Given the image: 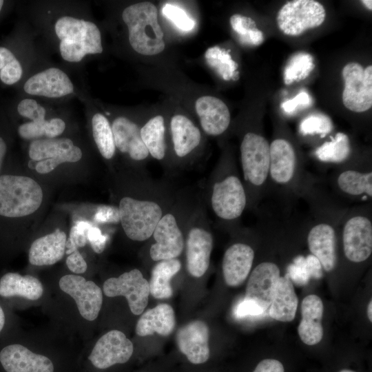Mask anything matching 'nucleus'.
Masks as SVG:
<instances>
[{
  "label": "nucleus",
  "mask_w": 372,
  "mask_h": 372,
  "mask_svg": "<svg viewBox=\"0 0 372 372\" xmlns=\"http://www.w3.org/2000/svg\"><path fill=\"white\" fill-rule=\"evenodd\" d=\"M333 129L331 120L321 113L311 114L300 123L299 131L304 135H320L321 138L329 134Z\"/></svg>",
  "instance_id": "39"
},
{
  "label": "nucleus",
  "mask_w": 372,
  "mask_h": 372,
  "mask_svg": "<svg viewBox=\"0 0 372 372\" xmlns=\"http://www.w3.org/2000/svg\"><path fill=\"white\" fill-rule=\"evenodd\" d=\"M371 310H372V302H371V300H370V302H369L368 306H367V316H368V318L370 320V322L372 321V312H371Z\"/></svg>",
  "instance_id": "53"
},
{
  "label": "nucleus",
  "mask_w": 372,
  "mask_h": 372,
  "mask_svg": "<svg viewBox=\"0 0 372 372\" xmlns=\"http://www.w3.org/2000/svg\"><path fill=\"white\" fill-rule=\"evenodd\" d=\"M97 224L120 223L119 211L117 207L112 205L99 206L93 218Z\"/></svg>",
  "instance_id": "43"
},
{
  "label": "nucleus",
  "mask_w": 372,
  "mask_h": 372,
  "mask_svg": "<svg viewBox=\"0 0 372 372\" xmlns=\"http://www.w3.org/2000/svg\"><path fill=\"white\" fill-rule=\"evenodd\" d=\"M43 293L41 282L32 276L8 272L0 278V297L3 298H22L37 300Z\"/></svg>",
  "instance_id": "28"
},
{
  "label": "nucleus",
  "mask_w": 372,
  "mask_h": 372,
  "mask_svg": "<svg viewBox=\"0 0 372 372\" xmlns=\"http://www.w3.org/2000/svg\"><path fill=\"white\" fill-rule=\"evenodd\" d=\"M43 192L32 178L17 175L0 176V215L18 218L34 213L40 207Z\"/></svg>",
  "instance_id": "10"
},
{
  "label": "nucleus",
  "mask_w": 372,
  "mask_h": 372,
  "mask_svg": "<svg viewBox=\"0 0 372 372\" xmlns=\"http://www.w3.org/2000/svg\"><path fill=\"white\" fill-rule=\"evenodd\" d=\"M326 18L324 6L314 0H294L287 2L279 10L276 21L286 35L297 37L305 31L320 26Z\"/></svg>",
  "instance_id": "12"
},
{
  "label": "nucleus",
  "mask_w": 372,
  "mask_h": 372,
  "mask_svg": "<svg viewBox=\"0 0 372 372\" xmlns=\"http://www.w3.org/2000/svg\"><path fill=\"white\" fill-rule=\"evenodd\" d=\"M7 150V146L3 139L0 137V169L2 165V163L6 155Z\"/></svg>",
  "instance_id": "52"
},
{
  "label": "nucleus",
  "mask_w": 372,
  "mask_h": 372,
  "mask_svg": "<svg viewBox=\"0 0 372 372\" xmlns=\"http://www.w3.org/2000/svg\"><path fill=\"white\" fill-rule=\"evenodd\" d=\"M23 89L31 95L57 98L72 93L74 86L65 72L51 68L31 76Z\"/></svg>",
  "instance_id": "24"
},
{
  "label": "nucleus",
  "mask_w": 372,
  "mask_h": 372,
  "mask_svg": "<svg viewBox=\"0 0 372 372\" xmlns=\"http://www.w3.org/2000/svg\"><path fill=\"white\" fill-rule=\"evenodd\" d=\"M65 128V122L59 118L50 121H31L19 127L18 132L24 139L37 140L42 136L54 138L61 134Z\"/></svg>",
  "instance_id": "35"
},
{
  "label": "nucleus",
  "mask_w": 372,
  "mask_h": 372,
  "mask_svg": "<svg viewBox=\"0 0 372 372\" xmlns=\"http://www.w3.org/2000/svg\"><path fill=\"white\" fill-rule=\"evenodd\" d=\"M54 29L61 40V56L67 61L79 62L86 54L103 52L100 30L91 21L63 17L56 21Z\"/></svg>",
  "instance_id": "8"
},
{
  "label": "nucleus",
  "mask_w": 372,
  "mask_h": 372,
  "mask_svg": "<svg viewBox=\"0 0 372 372\" xmlns=\"http://www.w3.org/2000/svg\"><path fill=\"white\" fill-rule=\"evenodd\" d=\"M111 127L116 148L136 163H147L150 156L141 138L139 125L127 117L118 116Z\"/></svg>",
  "instance_id": "22"
},
{
  "label": "nucleus",
  "mask_w": 372,
  "mask_h": 372,
  "mask_svg": "<svg viewBox=\"0 0 372 372\" xmlns=\"http://www.w3.org/2000/svg\"><path fill=\"white\" fill-rule=\"evenodd\" d=\"M209 330L202 320H194L180 327L176 335L180 352L192 364L205 362L209 358Z\"/></svg>",
  "instance_id": "21"
},
{
  "label": "nucleus",
  "mask_w": 372,
  "mask_h": 372,
  "mask_svg": "<svg viewBox=\"0 0 372 372\" xmlns=\"http://www.w3.org/2000/svg\"><path fill=\"white\" fill-rule=\"evenodd\" d=\"M31 160L37 161L36 171L48 174L65 162L74 163L82 156L81 149L67 138L37 139L29 147Z\"/></svg>",
  "instance_id": "14"
},
{
  "label": "nucleus",
  "mask_w": 372,
  "mask_h": 372,
  "mask_svg": "<svg viewBox=\"0 0 372 372\" xmlns=\"http://www.w3.org/2000/svg\"><path fill=\"white\" fill-rule=\"evenodd\" d=\"M265 311L255 302L243 299L236 307L235 316L238 318L246 316H257L263 314Z\"/></svg>",
  "instance_id": "45"
},
{
  "label": "nucleus",
  "mask_w": 372,
  "mask_h": 372,
  "mask_svg": "<svg viewBox=\"0 0 372 372\" xmlns=\"http://www.w3.org/2000/svg\"><path fill=\"white\" fill-rule=\"evenodd\" d=\"M200 192L216 225L231 233L241 227L248 199L240 169L231 156L225 154L220 158Z\"/></svg>",
  "instance_id": "1"
},
{
  "label": "nucleus",
  "mask_w": 372,
  "mask_h": 372,
  "mask_svg": "<svg viewBox=\"0 0 372 372\" xmlns=\"http://www.w3.org/2000/svg\"><path fill=\"white\" fill-rule=\"evenodd\" d=\"M15 58L10 50L4 47H0V70Z\"/></svg>",
  "instance_id": "50"
},
{
  "label": "nucleus",
  "mask_w": 372,
  "mask_h": 372,
  "mask_svg": "<svg viewBox=\"0 0 372 372\" xmlns=\"http://www.w3.org/2000/svg\"><path fill=\"white\" fill-rule=\"evenodd\" d=\"M107 239L108 236L103 234L101 229L96 226L93 225L88 230L87 240L93 251L96 254H101L104 251Z\"/></svg>",
  "instance_id": "47"
},
{
  "label": "nucleus",
  "mask_w": 372,
  "mask_h": 372,
  "mask_svg": "<svg viewBox=\"0 0 372 372\" xmlns=\"http://www.w3.org/2000/svg\"><path fill=\"white\" fill-rule=\"evenodd\" d=\"M338 236L347 261L354 264L366 261L372 253V203L349 207L340 221Z\"/></svg>",
  "instance_id": "6"
},
{
  "label": "nucleus",
  "mask_w": 372,
  "mask_h": 372,
  "mask_svg": "<svg viewBox=\"0 0 372 372\" xmlns=\"http://www.w3.org/2000/svg\"><path fill=\"white\" fill-rule=\"evenodd\" d=\"M195 110L200 127L207 135L218 136L229 128L230 112L221 99L213 96H202L196 101Z\"/></svg>",
  "instance_id": "23"
},
{
  "label": "nucleus",
  "mask_w": 372,
  "mask_h": 372,
  "mask_svg": "<svg viewBox=\"0 0 372 372\" xmlns=\"http://www.w3.org/2000/svg\"><path fill=\"white\" fill-rule=\"evenodd\" d=\"M66 241L65 233L59 229L36 239L29 249L28 260L30 263L35 266L55 264L64 256Z\"/></svg>",
  "instance_id": "26"
},
{
  "label": "nucleus",
  "mask_w": 372,
  "mask_h": 372,
  "mask_svg": "<svg viewBox=\"0 0 372 372\" xmlns=\"http://www.w3.org/2000/svg\"><path fill=\"white\" fill-rule=\"evenodd\" d=\"M316 158L322 162L340 165L351 156V149L348 136L337 133L331 140L325 141L315 151Z\"/></svg>",
  "instance_id": "33"
},
{
  "label": "nucleus",
  "mask_w": 372,
  "mask_h": 372,
  "mask_svg": "<svg viewBox=\"0 0 372 372\" xmlns=\"http://www.w3.org/2000/svg\"><path fill=\"white\" fill-rule=\"evenodd\" d=\"M178 191L169 183L154 180L147 175L138 194L123 196L117 207L121 227L127 238L137 242L148 240Z\"/></svg>",
  "instance_id": "2"
},
{
  "label": "nucleus",
  "mask_w": 372,
  "mask_h": 372,
  "mask_svg": "<svg viewBox=\"0 0 372 372\" xmlns=\"http://www.w3.org/2000/svg\"><path fill=\"white\" fill-rule=\"evenodd\" d=\"M286 269L292 283L298 286L307 285L311 278L319 279L323 276L321 264L312 254L296 256Z\"/></svg>",
  "instance_id": "32"
},
{
  "label": "nucleus",
  "mask_w": 372,
  "mask_h": 372,
  "mask_svg": "<svg viewBox=\"0 0 372 372\" xmlns=\"http://www.w3.org/2000/svg\"><path fill=\"white\" fill-rule=\"evenodd\" d=\"M175 324L173 308L168 304L161 303L143 313L136 323V333L142 337L155 333L167 336L172 333Z\"/></svg>",
  "instance_id": "27"
},
{
  "label": "nucleus",
  "mask_w": 372,
  "mask_h": 372,
  "mask_svg": "<svg viewBox=\"0 0 372 372\" xmlns=\"http://www.w3.org/2000/svg\"><path fill=\"white\" fill-rule=\"evenodd\" d=\"M313 57L305 52L293 54L288 60L284 70L283 79L286 85L300 81L309 76L314 69Z\"/></svg>",
  "instance_id": "36"
},
{
  "label": "nucleus",
  "mask_w": 372,
  "mask_h": 372,
  "mask_svg": "<svg viewBox=\"0 0 372 372\" xmlns=\"http://www.w3.org/2000/svg\"><path fill=\"white\" fill-rule=\"evenodd\" d=\"M163 15L171 20L179 29L190 31L195 26V21L186 12L172 3H165L162 9Z\"/></svg>",
  "instance_id": "41"
},
{
  "label": "nucleus",
  "mask_w": 372,
  "mask_h": 372,
  "mask_svg": "<svg viewBox=\"0 0 372 372\" xmlns=\"http://www.w3.org/2000/svg\"><path fill=\"white\" fill-rule=\"evenodd\" d=\"M214 247L208 211L201 192L198 203L189 220L185 236V252L186 269L194 278H200L207 272Z\"/></svg>",
  "instance_id": "7"
},
{
  "label": "nucleus",
  "mask_w": 372,
  "mask_h": 372,
  "mask_svg": "<svg viewBox=\"0 0 372 372\" xmlns=\"http://www.w3.org/2000/svg\"><path fill=\"white\" fill-rule=\"evenodd\" d=\"M291 141L276 137L270 143L267 196L284 207H293L302 198L311 177Z\"/></svg>",
  "instance_id": "3"
},
{
  "label": "nucleus",
  "mask_w": 372,
  "mask_h": 372,
  "mask_svg": "<svg viewBox=\"0 0 372 372\" xmlns=\"http://www.w3.org/2000/svg\"><path fill=\"white\" fill-rule=\"evenodd\" d=\"M233 30L244 44L260 45L265 40L263 32L256 27L254 20L240 14H233L229 19Z\"/></svg>",
  "instance_id": "37"
},
{
  "label": "nucleus",
  "mask_w": 372,
  "mask_h": 372,
  "mask_svg": "<svg viewBox=\"0 0 372 372\" xmlns=\"http://www.w3.org/2000/svg\"><path fill=\"white\" fill-rule=\"evenodd\" d=\"M3 5V1L0 0V11H1V8H2Z\"/></svg>",
  "instance_id": "57"
},
{
  "label": "nucleus",
  "mask_w": 372,
  "mask_h": 372,
  "mask_svg": "<svg viewBox=\"0 0 372 372\" xmlns=\"http://www.w3.org/2000/svg\"><path fill=\"white\" fill-rule=\"evenodd\" d=\"M329 185L331 191L344 203H372L371 161H354L351 156L334 168Z\"/></svg>",
  "instance_id": "9"
},
{
  "label": "nucleus",
  "mask_w": 372,
  "mask_h": 372,
  "mask_svg": "<svg viewBox=\"0 0 372 372\" xmlns=\"http://www.w3.org/2000/svg\"><path fill=\"white\" fill-rule=\"evenodd\" d=\"M8 322V316L4 307L0 303V335L3 333Z\"/></svg>",
  "instance_id": "51"
},
{
  "label": "nucleus",
  "mask_w": 372,
  "mask_h": 372,
  "mask_svg": "<svg viewBox=\"0 0 372 372\" xmlns=\"http://www.w3.org/2000/svg\"><path fill=\"white\" fill-rule=\"evenodd\" d=\"M169 132L173 156L167 172L183 169L193 163V156L203 143L199 127L187 116L176 114L171 118Z\"/></svg>",
  "instance_id": "11"
},
{
  "label": "nucleus",
  "mask_w": 372,
  "mask_h": 372,
  "mask_svg": "<svg viewBox=\"0 0 372 372\" xmlns=\"http://www.w3.org/2000/svg\"><path fill=\"white\" fill-rule=\"evenodd\" d=\"M279 266L272 261H262L251 270L244 299L257 303L265 312L269 309L280 277Z\"/></svg>",
  "instance_id": "18"
},
{
  "label": "nucleus",
  "mask_w": 372,
  "mask_h": 372,
  "mask_svg": "<svg viewBox=\"0 0 372 372\" xmlns=\"http://www.w3.org/2000/svg\"><path fill=\"white\" fill-rule=\"evenodd\" d=\"M66 265L68 268L76 274L83 273L87 267L85 260L78 250L69 254Z\"/></svg>",
  "instance_id": "48"
},
{
  "label": "nucleus",
  "mask_w": 372,
  "mask_h": 372,
  "mask_svg": "<svg viewBox=\"0 0 372 372\" xmlns=\"http://www.w3.org/2000/svg\"><path fill=\"white\" fill-rule=\"evenodd\" d=\"M344 87L342 103L349 110L361 113L372 106V65L364 68L355 62L346 64L342 70Z\"/></svg>",
  "instance_id": "13"
},
{
  "label": "nucleus",
  "mask_w": 372,
  "mask_h": 372,
  "mask_svg": "<svg viewBox=\"0 0 372 372\" xmlns=\"http://www.w3.org/2000/svg\"><path fill=\"white\" fill-rule=\"evenodd\" d=\"M22 72L19 61L14 59L0 70V79L5 84L12 85L21 79Z\"/></svg>",
  "instance_id": "44"
},
{
  "label": "nucleus",
  "mask_w": 372,
  "mask_h": 372,
  "mask_svg": "<svg viewBox=\"0 0 372 372\" xmlns=\"http://www.w3.org/2000/svg\"><path fill=\"white\" fill-rule=\"evenodd\" d=\"M312 103L310 95L304 91L298 93L294 98L283 102L282 109L288 114L294 112L299 107H307Z\"/></svg>",
  "instance_id": "46"
},
{
  "label": "nucleus",
  "mask_w": 372,
  "mask_h": 372,
  "mask_svg": "<svg viewBox=\"0 0 372 372\" xmlns=\"http://www.w3.org/2000/svg\"><path fill=\"white\" fill-rule=\"evenodd\" d=\"M339 372H355V371L349 370V369H342Z\"/></svg>",
  "instance_id": "56"
},
{
  "label": "nucleus",
  "mask_w": 372,
  "mask_h": 372,
  "mask_svg": "<svg viewBox=\"0 0 372 372\" xmlns=\"http://www.w3.org/2000/svg\"><path fill=\"white\" fill-rule=\"evenodd\" d=\"M0 364L6 372H54L52 362L19 343L0 349Z\"/></svg>",
  "instance_id": "20"
},
{
  "label": "nucleus",
  "mask_w": 372,
  "mask_h": 372,
  "mask_svg": "<svg viewBox=\"0 0 372 372\" xmlns=\"http://www.w3.org/2000/svg\"><path fill=\"white\" fill-rule=\"evenodd\" d=\"M59 285L74 300L84 319L88 321L96 319L103 304L102 290L96 284L81 276L68 274L61 277Z\"/></svg>",
  "instance_id": "16"
},
{
  "label": "nucleus",
  "mask_w": 372,
  "mask_h": 372,
  "mask_svg": "<svg viewBox=\"0 0 372 372\" xmlns=\"http://www.w3.org/2000/svg\"><path fill=\"white\" fill-rule=\"evenodd\" d=\"M181 268L182 262L178 258L157 262L151 271L149 293L156 299L171 298L173 295L171 279Z\"/></svg>",
  "instance_id": "31"
},
{
  "label": "nucleus",
  "mask_w": 372,
  "mask_h": 372,
  "mask_svg": "<svg viewBox=\"0 0 372 372\" xmlns=\"http://www.w3.org/2000/svg\"><path fill=\"white\" fill-rule=\"evenodd\" d=\"M92 226L93 225L87 220H78L73 225L70 231L69 238L66 241L65 253L67 254H72L87 244V232Z\"/></svg>",
  "instance_id": "40"
},
{
  "label": "nucleus",
  "mask_w": 372,
  "mask_h": 372,
  "mask_svg": "<svg viewBox=\"0 0 372 372\" xmlns=\"http://www.w3.org/2000/svg\"><path fill=\"white\" fill-rule=\"evenodd\" d=\"M298 299L293 284L285 273L277 282L275 293L269 307V314L273 319L280 322L292 321L296 313Z\"/></svg>",
  "instance_id": "29"
},
{
  "label": "nucleus",
  "mask_w": 372,
  "mask_h": 372,
  "mask_svg": "<svg viewBox=\"0 0 372 372\" xmlns=\"http://www.w3.org/2000/svg\"><path fill=\"white\" fill-rule=\"evenodd\" d=\"M133 351L131 340L122 331L114 329L98 340L88 359L96 368L105 369L116 364L125 363Z\"/></svg>",
  "instance_id": "17"
},
{
  "label": "nucleus",
  "mask_w": 372,
  "mask_h": 372,
  "mask_svg": "<svg viewBox=\"0 0 372 372\" xmlns=\"http://www.w3.org/2000/svg\"><path fill=\"white\" fill-rule=\"evenodd\" d=\"M253 372H285V369L280 361L268 358L260 361Z\"/></svg>",
  "instance_id": "49"
},
{
  "label": "nucleus",
  "mask_w": 372,
  "mask_h": 372,
  "mask_svg": "<svg viewBox=\"0 0 372 372\" xmlns=\"http://www.w3.org/2000/svg\"><path fill=\"white\" fill-rule=\"evenodd\" d=\"M141 138L149 156L164 163L167 159L166 123L164 117L158 114L150 118L141 127Z\"/></svg>",
  "instance_id": "30"
},
{
  "label": "nucleus",
  "mask_w": 372,
  "mask_h": 372,
  "mask_svg": "<svg viewBox=\"0 0 372 372\" xmlns=\"http://www.w3.org/2000/svg\"><path fill=\"white\" fill-rule=\"evenodd\" d=\"M36 165H37V161H33V160H30V162H29V163H28V167H29L30 169H35Z\"/></svg>",
  "instance_id": "55"
},
{
  "label": "nucleus",
  "mask_w": 372,
  "mask_h": 372,
  "mask_svg": "<svg viewBox=\"0 0 372 372\" xmlns=\"http://www.w3.org/2000/svg\"><path fill=\"white\" fill-rule=\"evenodd\" d=\"M200 192L179 190L149 239V256L154 262L178 258L184 251L187 227L198 203Z\"/></svg>",
  "instance_id": "4"
},
{
  "label": "nucleus",
  "mask_w": 372,
  "mask_h": 372,
  "mask_svg": "<svg viewBox=\"0 0 372 372\" xmlns=\"http://www.w3.org/2000/svg\"><path fill=\"white\" fill-rule=\"evenodd\" d=\"M93 138L101 156L107 160L115 154L116 147L112 127L107 118L95 114L92 118Z\"/></svg>",
  "instance_id": "34"
},
{
  "label": "nucleus",
  "mask_w": 372,
  "mask_h": 372,
  "mask_svg": "<svg viewBox=\"0 0 372 372\" xmlns=\"http://www.w3.org/2000/svg\"><path fill=\"white\" fill-rule=\"evenodd\" d=\"M362 3L369 10H372V1L371 0H362Z\"/></svg>",
  "instance_id": "54"
},
{
  "label": "nucleus",
  "mask_w": 372,
  "mask_h": 372,
  "mask_svg": "<svg viewBox=\"0 0 372 372\" xmlns=\"http://www.w3.org/2000/svg\"><path fill=\"white\" fill-rule=\"evenodd\" d=\"M255 254L253 246L242 240H236L226 249L221 265L226 285L238 287L245 282L252 270Z\"/></svg>",
  "instance_id": "19"
},
{
  "label": "nucleus",
  "mask_w": 372,
  "mask_h": 372,
  "mask_svg": "<svg viewBox=\"0 0 372 372\" xmlns=\"http://www.w3.org/2000/svg\"><path fill=\"white\" fill-rule=\"evenodd\" d=\"M17 110L20 115L31 119L32 121L45 120V110L35 100L31 99L22 100L18 105Z\"/></svg>",
  "instance_id": "42"
},
{
  "label": "nucleus",
  "mask_w": 372,
  "mask_h": 372,
  "mask_svg": "<svg viewBox=\"0 0 372 372\" xmlns=\"http://www.w3.org/2000/svg\"><path fill=\"white\" fill-rule=\"evenodd\" d=\"M324 305L321 298L314 294L306 296L301 304L302 319L298 327L301 340L312 346L319 343L324 334L322 318Z\"/></svg>",
  "instance_id": "25"
},
{
  "label": "nucleus",
  "mask_w": 372,
  "mask_h": 372,
  "mask_svg": "<svg viewBox=\"0 0 372 372\" xmlns=\"http://www.w3.org/2000/svg\"><path fill=\"white\" fill-rule=\"evenodd\" d=\"M122 18L128 28L130 43L135 52L154 56L164 50V33L154 3L144 1L130 5L123 11Z\"/></svg>",
  "instance_id": "5"
},
{
  "label": "nucleus",
  "mask_w": 372,
  "mask_h": 372,
  "mask_svg": "<svg viewBox=\"0 0 372 372\" xmlns=\"http://www.w3.org/2000/svg\"><path fill=\"white\" fill-rule=\"evenodd\" d=\"M205 58L209 65L226 81L235 79L238 74V65L224 49L217 46L210 48L205 52Z\"/></svg>",
  "instance_id": "38"
},
{
  "label": "nucleus",
  "mask_w": 372,
  "mask_h": 372,
  "mask_svg": "<svg viewBox=\"0 0 372 372\" xmlns=\"http://www.w3.org/2000/svg\"><path fill=\"white\" fill-rule=\"evenodd\" d=\"M103 289L107 297H125L130 309L134 315L143 313L148 303L149 282L137 269L125 272L117 278L106 280Z\"/></svg>",
  "instance_id": "15"
}]
</instances>
